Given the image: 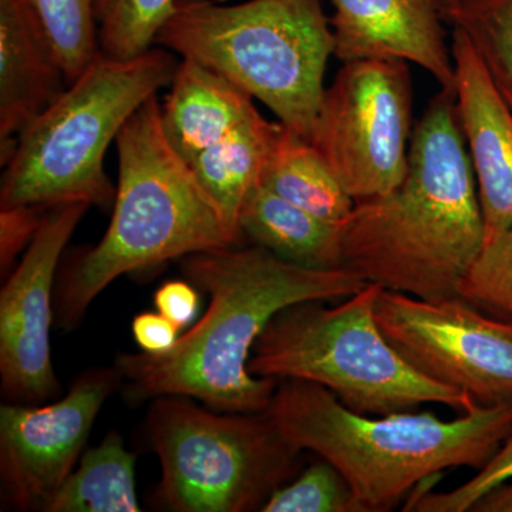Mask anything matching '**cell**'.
<instances>
[{
	"label": "cell",
	"instance_id": "obj_1",
	"mask_svg": "<svg viewBox=\"0 0 512 512\" xmlns=\"http://www.w3.org/2000/svg\"><path fill=\"white\" fill-rule=\"evenodd\" d=\"M180 265L210 305L168 352L117 356L130 403L185 396L218 412H266L278 380L252 375L248 363L271 319L295 303L340 301L369 284L348 268H303L258 245L197 252Z\"/></svg>",
	"mask_w": 512,
	"mask_h": 512
},
{
	"label": "cell",
	"instance_id": "obj_2",
	"mask_svg": "<svg viewBox=\"0 0 512 512\" xmlns=\"http://www.w3.org/2000/svg\"><path fill=\"white\" fill-rule=\"evenodd\" d=\"M485 244L476 175L454 90L430 101L399 187L356 202L342 224L343 266L369 284L437 301L458 295Z\"/></svg>",
	"mask_w": 512,
	"mask_h": 512
},
{
	"label": "cell",
	"instance_id": "obj_3",
	"mask_svg": "<svg viewBox=\"0 0 512 512\" xmlns=\"http://www.w3.org/2000/svg\"><path fill=\"white\" fill-rule=\"evenodd\" d=\"M301 451L333 464L365 512L392 510L404 495L446 470L490 463L512 433V402L473 403L451 421L433 413L365 416L305 380H279L266 410Z\"/></svg>",
	"mask_w": 512,
	"mask_h": 512
},
{
	"label": "cell",
	"instance_id": "obj_4",
	"mask_svg": "<svg viewBox=\"0 0 512 512\" xmlns=\"http://www.w3.org/2000/svg\"><path fill=\"white\" fill-rule=\"evenodd\" d=\"M119 183L106 234L67 262L56 286L57 325L74 329L121 275L197 252L242 245L161 126L151 97L116 140Z\"/></svg>",
	"mask_w": 512,
	"mask_h": 512
},
{
	"label": "cell",
	"instance_id": "obj_5",
	"mask_svg": "<svg viewBox=\"0 0 512 512\" xmlns=\"http://www.w3.org/2000/svg\"><path fill=\"white\" fill-rule=\"evenodd\" d=\"M154 46L227 77L311 141L335 50L320 0H177Z\"/></svg>",
	"mask_w": 512,
	"mask_h": 512
},
{
	"label": "cell",
	"instance_id": "obj_6",
	"mask_svg": "<svg viewBox=\"0 0 512 512\" xmlns=\"http://www.w3.org/2000/svg\"><path fill=\"white\" fill-rule=\"evenodd\" d=\"M178 63L160 46L126 60L97 53L16 140L0 183V208L113 205L116 187L104 170L106 151L134 113L173 82Z\"/></svg>",
	"mask_w": 512,
	"mask_h": 512
},
{
	"label": "cell",
	"instance_id": "obj_7",
	"mask_svg": "<svg viewBox=\"0 0 512 512\" xmlns=\"http://www.w3.org/2000/svg\"><path fill=\"white\" fill-rule=\"evenodd\" d=\"M382 289L367 284L338 305L306 301L282 309L256 340L249 372L319 384L365 416L414 412L426 403L466 412L476 403L467 393L421 375L383 335L375 313Z\"/></svg>",
	"mask_w": 512,
	"mask_h": 512
},
{
	"label": "cell",
	"instance_id": "obj_8",
	"mask_svg": "<svg viewBox=\"0 0 512 512\" xmlns=\"http://www.w3.org/2000/svg\"><path fill=\"white\" fill-rule=\"evenodd\" d=\"M146 427L161 466L154 503L164 510L261 511L301 468L302 451L268 412H218L160 396Z\"/></svg>",
	"mask_w": 512,
	"mask_h": 512
},
{
	"label": "cell",
	"instance_id": "obj_9",
	"mask_svg": "<svg viewBox=\"0 0 512 512\" xmlns=\"http://www.w3.org/2000/svg\"><path fill=\"white\" fill-rule=\"evenodd\" d=\"M412 109V79L403 60L343 63L326 87L311 143L355 202L402 184Z\"/></svg>",
	"mask_w": 512,
	"mask_h": 512
},
{
	"label": "cell",
	"instance_id": "obj_10",
	"mask_svg": "<svg viewBox=\"0 0 512 512\" xmlns=\"http://www.w3.org/2000/svg\"><path fill=\"white\" fill-rule=\"evenodd\" d=\"M376 319L394 349L434 382L480 406L512 402V323L488 318L461 296L414 298L382 289Z\"/></svg>",
	"mask_w": 512,
	"mask_h": 512
},
{
	"label": "cell",
	"instance_id": "obj_11",
	"mask_svg": "<svg viewBox=\"0 0 512 512\" xmlns=\"http://www.w3.org/2000/svg\"><path fill=\"white\" fill-rule=\"evenodd\" d=\"M123 382L116 366L76 377L59 402L0 407L3 495L18 511H43L79 463L101 407Z\"/></svg>",
	"mask_w": 512,
	"mask_h": 512
},
{
	"label": "cell",
	"instance_id": "obj_12",
	"mask_svg": "<svg viewBox=\"0 0 512 512\" xmlns=\"http://www.w3.org/2000/svg\"><path fill=\"white\" fill-rule=\"evenodd\" d=\"M90 207L86 201L50 207L0 292V376L10 402L43 403L59 392L50 342L53 285L64 248Z\"/></svg>",
	"mask_w": 512,
	"mask_h": 512
},
{
	"label": "cell",
	"instance_id": "obj_13",
	"mask_svg": "<svg viewBox=\"0 0 512 512\" xmlns=\"http://www.w3.org/2000/svg\"><path fill=\"white\" fill-rule=\"evenodd\" d=\"M335 50L343 63L403 60L419 64L441 89L456 92V66L448 50L437 0H330Z\"/></svg>",
	"mask_w": 512,
	"mask_h": 512
},
{
	"label": "cell",
	"instance_id": "obj_14",
	"mask_svg": "<svg viewBox=\"0 0 512 512\" xmlns=\"http://www.w3.org/2000/svg\"><path fill=\"white\" fill-rule=\"evenodd\" d=\"M451 53L458 119L476 175L488 244L512 228V110L477 50L457 28Z\"/></svg>",
	"mask_w": 512,
	"mask_h": 512
},
{
	"label": "cell",
	"instance_id": "obj_15",
	"mask_svg": "<svg viewBox=\"0 0 512 512\" xmlns=\"http://www.w3.org/2000/svg\"><path fill=\"white\" fill-rule=\"evenodd\" d=\"M35 0H0V151L16 140L69 87Z\"/></svg>",
	"mask_w": 512,
	"mask_h": 512
},
{
	"label": "cell",
	"instance_id": "obj_16",
	"mask_svg": "<svg viewBox=\"0 0 512 512\" xmlns=\"http://www.w3.org/2000/svg\"><path fill=\"white\" fill-rule=\"evenodd\" d=\"M252 100L251 94L210 67L181 59L161 106L165 138L190 164L258 113Z\"/></svg>",
	"mask_w": 512,
	"mask_h": 512
},
{
	"label": "cell",
	"instance_id": "obj_17",
	"mask_svg": "<svg viewBox=\"0 0 512 512\" xmlns=\"http://www.w3.org/2000/svg\"><path fill=\"white\" fill-rule=\"evenodd\" d=\"M239 229L252 245L282 261L311 269L345 268L342 224H333L279 197L264 184L249 192Z\"/></svg>",
	"mask_w": 512,
	"mask_h": 512
},
{
	"label": "cell",
	"instance_id": "obj_18",
	"mask_svg": "<svg viewBox=\"0 0 512 512\" xmlns=\"http://www.w3.org/2000/svg\"><path fill=\"white\" fill-rule=\"evenodd\" d=\"M281 128L282 123H272L258 111L188 164L202 190L217 205L227 227L241 242H244L239 229L242 205L249 192L262 184Z\"/></svg>",
	"mask_w": 512,
	"mask_h": 512
},
{
	"label": "cell",
	"instance_id": "obj_19",
	"mask_svg": "<svg viewBox=\"0 0 512 512\" xmlns=\"http://www.w3.org/2000/svg\"><path fill=\"white\" fill-rule=\"evenodd\" d=\"M262 184L296 207L333 224L348 220L356 204L311 141L284 124Z\"/></svg>",
	"mask_w": 512,
	"mask_h": 512
},
{
	"label": "cell",
	"instance_id": "obj_20",
	"mask_svg": "<svg viewBox=\"0 0 512 512\" xmlns=\"http://www.w3.org/2000/svg\"><path fill=\"white\" fill-rule=\"evenodd\" d=\"M45 512H138L136 456L111 431L90 448L46 504Z\"/></svg>",
	"mask_w": 512,
	"mask_h": 512
},
{
	"label": "cell",
	"instance_id": "obj_21",
	"mask_svg": "<svg viewBox=\"0 0 512 512\" xmlns=\"http://www.w3.org/2000/svg\"><path fill=\"white\" fill-rule=\"evenodd\" d=\"M443 18L468 37L512 110V0H457Z\"/></svg>",
	"mask_w": 512,
	"mask_h": 512
},
{
	"label": "cell",
	"instance_id": "obj_22",
	"mask_svg": "<svg viewBox=\"0 0 512 512\" xmlns=\"http://www.w3.org/2000/svg\"><path fill=\"white\" fill-rule=\"evenodd\" d=\"M177 0H96L99 49L113 59H133L154 47Z\"/></svg>",
	"mask_w": 512,
	"mask_h": 512
},
{
	"label": "cell",
	"instance_id": "obj_23",
	"mask_svg": "<svg viewBox=\"0 0 512 512\" xmlns=\"http://www.w3.org/2000/svg\"><path fill=\"white\" fill-rule=\"evenodd\" d=\"M69 83L100 52L96 0H35Z\"/></svg>",
	"mask_w": 512,
	"mask_h": 512
},
{
	"label": "cell",
	"instance_id": "obj_24",
	"mask_svg": "<svg viewBox=\"0 0 512 512\" xmlns=\"http://www.w3.org/2000/svg\"><path fill=\"white\" fill-rule=\"evenodd\" d=\"M262 512H365L345 476L320 458L272 494Z\"/></svg>",
	"mask_w": 512,
	"mask_h": 512
},
{
	"label": "cell",
	"instance_id": "obj_25",
	"mask_svg": "<svg viewBox=\"0 0 512 512\" xmlns=\"http://www.w3.org/2000/svg\"><path fill=\"white\" fill-rule=\"evenodd\" d=\"M458 295L474 305L512 315V228L484 245L461 281Z\"/></svg>",
	"mask_w": 512,
	"mask_h": 512
},
{
	"label": "cell",
	"instance_id": "obj_26",
	"mask_svg": "<svg viewBox=\"0 0 512 512\" xmlns=\"http://www.w3.org/2000/svg\"><path fill=\"white\" fill-rule=\"evenodd\" d=\"M512 478V433L477 476L446 493L427 491L406 504L404 511L468 512L488 491Z\"/></svg>",
	"mask_w": 512,
	"mask_h": 512
},
{
	"label": "cell",
	"instance_id": "obj_27",
	"mask_svg": "<svg viewBox=\"0 0 512 512\" xmlns=\"http://www.w3.org/2000/svg\"><path fill=\"white\" fill-rule=\"evenodd\" d=\"M49 208L16 205L0 208V271L6 278L13 271L16 256L28 249Z\"/></svg>",
	"mask_w": 512,
	"mask_h": 512
},
{
	"label": "cell",
	"instance_id": "obj_28",
	"mask_svg": "<svg viewBox=\"0 0 512 512\" xmlns=\"http://www.w3.org/2000/svg\"><path fill=\"white\" fill-rule=\"evenodd\" d=\"M198 289L190 282H165L154 295L157 312L170 319L178 329L190 325L198 312Z\"/></svg>",
	"mask_w": 512,
	"mask_h": 512
},
{
	"label": "cell",
	"instance_id": "obj_29",
	"mask_svg": "<svg viewBox=\"0 0 512 512\" xmlns=\"http://www.w3.org/2000/svg\"><path fill=\"white\" fill-rule=\"evenodd\" d=\"M131 329L137 345L151 355L168 352L180 338V329L160 312L140 313L134 318Z\"/></svg>",
	"mask_w": 512,
	"mask_h": 512
},
{
	"label": "cell",
	"instance_id": "obj_30",
	"mask_svg": "<svg viewBox=\"0 0 512 512\" xmlns=\"http://www.w3.org/2000/svg\"><path fill=\"white\" fill-rule=\"evenodd\" d=\"M473 512H512V478L485 493L471 508Z\"/></svg>",
	"mask_w": 512,
	"mask_h": 512
},
{
	"label": "cell",
	"instance_id": "obj_31",
	"mask_svg": "<svg viewBox=\"0 0 512 512\" xmlns=\"http://www.w3.org/2000/svg\"><path fill=\"white\" fill-rule=\"evenodd\" d=\"M437 2H439L441 12L443 13L457 5V0H437Z\"/></svg>",
	"mask_w": 512,
	"mask_h": 512
}]
</instances>
